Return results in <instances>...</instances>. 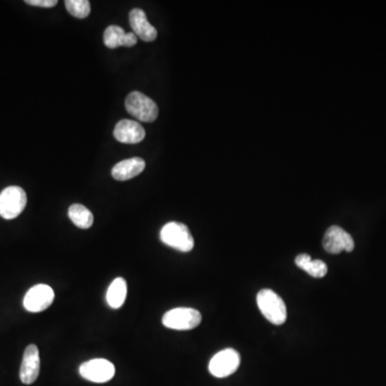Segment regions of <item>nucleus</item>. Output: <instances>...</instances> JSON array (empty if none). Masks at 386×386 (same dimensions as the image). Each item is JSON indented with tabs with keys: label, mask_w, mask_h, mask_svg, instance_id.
Segmentation results:
<instances>
[{
	"label": "nucleus",
	"mask_w": 386,
	"mask_h": 386,
	"mask_svg": "<svg viewBox=\"0 0 386 386\" xmlns=\"http://www.w3.org/2000/svg\"><path fill=\"white\" fill-rule=\"evenodd\" d=\"M40 374V354L37 346L30 345L25 350L20 369V379L24 384L34 383Z\"/></svg>",
	"instance_id": "obj_10"
},
{
	"label": "nucleus",
	"mask_w": 386,
	"mask_h": 386,
	"mask_svg": "<svg viewBox=\"0 0 386 386\" xmlns=\"http://www.w3.org/2000/svg\"><path fill=\"white\" fill-rule=\"evenodd\" d=\"M160 239L163 244L182 252H189L195 247V239L188 226L180 222L172 221L165 224L161 229Z\"/></svg>",
	"instance_id": "obj_2"
},
{
	"label": "nucleus",
	"mask_w": 386,
	"mask_h": 386,
	"mask_svg": "<svg viewBox=\"0 0 386 386\" xmlns=\"http://www.w3.org/2000/svg\"><path fill=\"white\" fill-rule=\"evenodd\" d=\"M323 247L332 254H339L343 251L351 252L354 249V241L342 228L333 226L325 232Z\"/></svg>",
	"instance_id": "obj_9"
},
{
	"label": "nucleus",
	"mask_w": 386,
	"mask_h": 386,
	"mask_svg": "<svg viewBox=\"0 0 386 386\" xmlns=\"http://www.w3.org/2000/svg\"><path fill=\"white\" fill-rule=\"evenodd\" d=\"M146 162L142 158L134 157L121 161L112 170L114 180L119 182L131 180L145 170Z\"/></svg>",
	"instance_id": "obj_14"
},
{
	"label": "nucleus",
	"mask_w": 386,
	"mask_h": 386,
	"mask_svg": "<svg viewBox=\"0 0 386 386\" xmlns=\"http://www.w3.org/2000/svg\"><path fill=\"white\" fill-rule=\"evenodd\" d=\"M129 22L133 34L143 41L152 42L157 38V30L153 25L148 22L147 16L144 11L141 9H133L129 14Z\"/></svg>",
	"instance_id": "obj_12"
},
{
	"label": "nucleus",
	"mask_w": 386,
	"mask_h": 386,
	"mask_svg": "<svg viewBox=\"0 0 386 386\" xmlns=\"http://www.w3.org/2000/svg\"><path fill=\"white\" fill-rule=\"evenodd\" d=\"M256 304L264 317L275 325H281L287 321V307L282 298L269 289H263L258 293Z\"/></svg>",
	"instance_id": "obj_1"
},
{
	"label": "nucleus",
	"mask_w": 386,
	"mask_h": 386,
	"mask_svg": "<svg viewBox=\"0 0 386 386\" xmlns=\"http://www.w3.org/2000/svg\"><path fill=\"white\" fill-rule=\"evenodd\" d=\"M241 364L239 353L234 349H226L218 352L209 362V372L216 378L231 376L239 369Z\"/></svg>",
	"instance_id": "obj_6"
},
{
	"label": "nucleus",
	"mask_w": 386,
	"mask_h": 386,
	"mask_svg": "<svg viewBox=\"0 0 386 386\" xmlns=\"http://www.w3.org/2000/svg\"><path fill=\"white\" fill-rule=\"evenodd\" d=\"M25 3L27 5L41 8H53L58 3L57 0H26Z\"/></svg>",
	"instance_id": "obj_19"
},
{
	"label": "nucleus",
	"mask_w": 386,
	"mask_h": 386,
	"mask_svg": "<svg viewBox=\"0 0 386 386\" xmlns=\"http://www.w3.org/2000/svg\"><path fill=\"white\" fill-rule=\"evenodd\" d=\"M127 298V282L123 278H116L108 287L106 302L113 309H119L125 303Z\"/></svg>",
	"instance_id": "obj_15"
},
{
	"label": "nucleus",
	"mask_w": 386,
	"mask_h": 386,
	"mask_svg": "<svg viewBox=\"0 0 386 386\" xmlns=\"http://www.w3.org/2000/svg\"><path fill=\"white\" fill-rule=\"evenodd\" d=\"M104 45L108 49L119 47H131L138 43V37L132 32H125L123 28L111 25L106 28L104 35Z\"/></svg>",
	"instance_id": "obj_13"
},
{
	"label": "nucleus",
	"mask_w": 386,
	"mask_h": 386,
	"mask_svg": "<svg viewBox=\"0 0 386 386\" xmlns=\"http://www.w3.org/2000/svg\"><path fill=\"white\" fill-rule=\"evenodd\" d=\"M295 264L315 278H323L327 274L326 264L321 260H313L309 254H303L296 256Z\"/></svg>",
	"instance_id": "obj_16"
},
{
	"label": "nucleus",
	"mask_w": 386,
	"mask_h": 386,
	"mask_svg": "<svg viewBox=\"0 0 386 386\" xmlns=\"http://www.w3.org/2000/svg\"><path fill=\"white\" fill-rule=\"evenodd\" d=\"M202 321V315L192 308H175L167 311L162 317V323L167 328L176 330H193Z\"/></svg>",
	"instance_id": "obj_5"
},
{
	"label": "nucleus",
	"mask_w": 386,
	"mask_h": 386,
	"mask_svg": "<svg viewBox=\"0 0 386 386\" xmlns=\"http://www.w3.org/2000/svg\"><path fill=\"white\" fill-rule=\"evenodd\" d=\"M64 5L68 12L74 18L86 19L91 13L88 0H66Z\"/></svg>",
	"instance_id": "obj_18"
},
{
	"label": "nucleus",
	"mask_w": 386,
	"mask_h": 386,
	"mask_svg": "<svg viewBox=\"0 0 386 386\" xmlns=\"http://www.w3.org/2000/svg\"><path fill=\"white\" fill-rule=\"evenodd\" d=\"M68 215L71 221L80 229H89L94 224V215L84 205H71L68 210Z\"/></svg>",
	"instance_id": "obj_17"
},
{
	"label": "nucleus",
	"mask_w": 386,
	"mask_h": 386,
	"mask_svg": "<svg viewBox=\"0 0 386 386\" xmlns=\"http://www.w3.org/2000/svg\"><path fill=\"white\" fill-rule=\"evenodd\" d=\"M80 374L84 379L94 383H106L113 379L115 367L108 359H95L83 363L80 367Z\"/></svg>",
	"instance_id": "obj_7"
},
{
	"label": "nucleus",
	"mask_w": 386,
	"mask_h": 386,
	"mask_svg": "<svg viewBox=\"0 0 386 386\" xmlns=\"http://www.w3.org/2000/svg\"><path fill=\"white\" fill-rule=\"evenodd\" d=\"M27 204V195L23 188L10 186L0 193V216L12 220L20 216Z\"/></svg>",
	"instance_id": "obj_4"
},
{
	"label": "nucleus",
	"mask_w": 386,
	"mask_h": 386,
	"mask_svg": "<svg viewBox=\"0 0 386 386\" xmlns=\"http://www.w3.org/2000/svg\"><path fill=\"white\" fill-rule=\"evenodd\" d=\"M125 110L134 119L144 123H153L159 115V108L153 99L140 91H132L125 98Z\"/></svg>",
	"instance_id": "obj_3"
},
{
	"label": "nucleus",
	"mask_w": 386,
	"mask_h": 386,
	"mask_svg": "<svg viewBox=\"0 0 386 386\" xmlns=\"http://www.w3.org/2000/svg\"><path fill=\"white\" fill-rule=\"evenodd\" d=\"M145 129L138 121L123 119L114 129V138L123 144H136L145 138Z\"/></svg>",
	"instance_id": "obj_11"
},
{
	"label": "nucleus",
	"mask_w": 386,
	"mask_h": 386,
	"mask_svg": "<svg viewBox=\"0 0 386 386\" xmlns=\"http://www.w3.org/2000/svg\"><path fill=\"white\" fill-rule=\"evenodd\" d=\"M54 291L47 285H37L29 289L24 298L25 309L29 313H41L54 302Z\"/></svg>",
	"instance_id": "obj_8"
}]
</instances>
